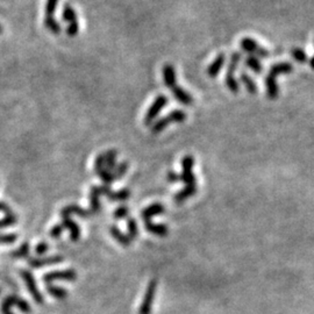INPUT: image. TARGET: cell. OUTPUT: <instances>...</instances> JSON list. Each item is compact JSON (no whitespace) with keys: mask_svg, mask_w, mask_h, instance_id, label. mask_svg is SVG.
Returning <instances> with one entry per match:
<instances>
[{"mask_svg":"<svg viewBox=\"0 0 314 314\" xmlns=\"http://www.w3.org/2000/svg\"><path fill=\"white\" fill-rule=\"evenodd\" d=\"M186 120V113L183 110H175L168 114L167 117L161 118L160 120H157L150 126V131L152 134H159L162 131H164L168 126L174 124H181V122Z\"/></svg>","mask_w":314,"mask_h":314,"instance_id":"1","label":"cell"},{"mask_svg":"<svg viewBox=\"0 0 314 314\" xmlns=\"http://www.w3.org/2000/svg\"><path fill=\"white\" fill-rule=\"evenodd\" d=\"M168 104V98L164 94H160L157 95L156 99L154 100V102L149 107L147 113H145L144 117V124L147 126H151L154 124L156 118L159 117V114L162 112V110L164 107L167 106Z\"/></svg>","mask_w":314,"mask_h":314,"instance_id":"2","label":"cell"},{"mask_svg":"<svg viewBox=\"0 0 314 314\" xmlns=\"http://www.w3.org/2000/svg\"><path fill=\"white\" fill-rule=\"evenodd\" d=\"M193 166H194V159L193 156L186 155L183 157L182 160V168L183 172L181 175V182H183L185 185H197L196 176L193 175Z\"/></svg>","mask_w":314,"mask_h":314,"instance_id":"3","label":"cell"},{"mask_svg":"<svg viewBox=\"0 0 314 314\" xmlns=\"http://www.w3.org/2000/svg\"><path fill=\"white\" fill-rule=\"evenodd\" d=\"M20 274H21L22 279L25 281V284L27 286V289H28V291H29L30 296L33 297L34 301H35L36 304H39V305L43 304L44 298H43V296H42V293L40 292L39 288H37L35 278H34L33 274L28 270H21Z\"/></svg>","mask_w":314,"mask_h":314,"instance_id":"4","label":"cell"},{"mask_svg":"<svg viewBox=\"0 0 314 314\" xmlns=\"http://www.w3.org/2000/svg\"><path fill=\"white\" fill-rule=\"evenodd\" d=\"M77 273L74 269H68V270H60V271H51V273H47L43 275L42 281L45 284H51L53 282L56 281H68V282H74L77 279Z\"/></svg>","mask_w":314,"mask_h":314,"instance_id":"5","label":"cell"},{"mask_svg":"<svg viewBox=\"0 0 314 314\" xmlns=\"http://www.w3.org/2000/svg\"><path fill=\"white\" fill-rule=\"evenodd\" d=\"M240 45L241 48L243 49L244 51L250 53L252 56L255 57H261V59H268L269 57V51L268 49H266L264 47H261L257 42L255 40L250 39V37H243L240 41Z\"/></svg>","mask_w":314,"mask_h":314,"instance_id":"6","label":"cell"},{"mask_svg":"<svg viewBox=\"0 0 314 314\" xmlns=\"http://www.w3.org/2000/svg\"><path fill=\"white\" fill-rule=\"evenodd\" d=\"M156 290H157V281L156 279H151L148 284L147 291H145L142 304H141L140 306L139 314H150L151 313L152 305H154Z\"/></svg>","mask_w":314,"mask_h":314,"instance_id":"7","label":"cell"},{"mask_svg":"<svg viewBox=\"0 0 314 314\" xmlns=\"http://www.w3.org/2000/svg\"><path fill=\"white\" fill-rule=\"evenodd\" d=\"M64 261L63 256L60 255H54L49 256V257H42V258H28V264L34 269H39V268L48 267V266H55V264L62 263Z\"/></svg>","mask_w":314,"mask_h":314,"instance_id":"8","label":"cell"},{"mask_svg":"<svg viewBox=\"0 0 314 314\" xmlns=\"http://www.w3.org/2000/svg\"><path fill=\"white\" fill-rule=\"evenodd\" d=\"M60 213H61V216H62V218H70L71 214H77V217L83 218V219L90 218L92 214H93L90 210H85V208L80 207L79 205H75V204L66 206V207H63L62 210H61Z\"/></svg>","mask_w":314,"mask_h":314,"instance_id":"9","label":"cell"},{"mask_svg":"<svg viewBox=\"0 0 314 314\" xmlns=\"http://www.w3.org/2000/svg\"><path fill=\"white\" fill-rule=\"evenodd\" d=\"M225 63H226V55L221 53L214 59L213 62L210 64L207 70H206V74H207L211 78H216L217 76L220 74L221 69L224 68Z\"/></svg>","mask_w":314,"mask_h":314,"instance_id":"10","label":"cell"},{"mask_svg":"<svg viewBox=\"0 0 314 314\" xmlns=\"http://www.w3.org/2000/svg\"><path fill=\"white\" fill-rule=\"evenodd\" d=\"M163 82L168 89L171 90L177 85V77H176V70L172 64H166L163 67Z\"/></svg>","mask_w":314,"mask_h":314,"instance_id":"11","label":"cell"},{"mask_svg":"<svg viewBox=\"0 0 314 314\" xmlns=\"http://www.w3.org/2000/svg\"><path fill=\"white\" fill-rule=\"evenodd\" d=\"M171 92H172V95H174L176 100L181 102V104L185 105V106H191L193 104L192 95H191V93H189L187 91L182 89L181 86L176 85L174 89H171Z\"/></svg>","mask_w":314,"mask_h":314,"instance_id":"12","label":"cell"},{"mask_svg":"<svg viewBox=\"0 0 314 314\" xmlns=\"http://www.w3.org/2000/svg\"><path fill=\"white\" fill-rule=\"evenodd\" d=\"M164 212H166L164 205L160 204V202H155V204L149 205L148 207H145L142 212H141V218H142L144 221H148L151 220L152 217L160 216V214H163Z\"/></svg>","mask_w":314,"mask_h":314,"instance_id":"13","label":"cell"},{"mask_svg":"<svg viewBox=\"0 0 314 314\" xmlns=\"http://www.w3.org/2000/svg\"><path fill=\"white\" fill-rule=\"evenodd\" d=\"M144 227L148 232H150L157 236L166 237L169 234V228H168V226H166L164 224H155L152 223L151 220H148L144 221Z\"/></svg>","mask_w":314,"mask_h":314,"instance_id":"14","label":"cell"},{"mask_svg":"<svg viewBox=\"0 0 314 314\" xmlns=\"http://www.w3.org/2000/svg\"><path fill=\"white\" fill-rule=\"evenodd\" d=\"M62 226H63L64 229H69V231H70V240L71 241L76 242V241L79 240L80 228H79L78 224L75 223V221L72 220L71 218H63Z\"/></svg>","mask_w":314,"mask_h":314,"instance_id":"15","label":"cell"},{"mask_svg":"<svg viewBox=\"0 0 314 314\" xmlns=\"http://www.w3.org/2000/svg\"><path fill=\"white\" fill-rule=\"evenodd\" d=\"M266 86H267L268 98L273 99V100L277 99L278 94H279V89H278L277 82H276L275 76L268 74V76L266 77Z\"/></svg>","mask_w":314,"mask_h":314,"instance_id":"16","label":"cell"},{"mask_svg":"<svg viewBox=\"0 0 314 314\" xmlns=\"http://www.w3.org/2000/svg\"><path fill=\"white\" fill-rule=\"evenodd\" d=\"M197 189H198L197 185H185L183 190L175 194L174 200L177 202V204H182V202L185 201L186 199H189L190 197H192L193 194H196Z\"/></svg>","mask_w":314,"mask_h":314,"instance_id":"17","label":"cell"},{"mask_svg":"<svg viewBox=\"0 0 314 314\" xmlns=\"http://www.w3.org/2000/svg\"><path fill=\"white\" fill-rule=\"evenodd\" d=\"M293 72V66L289 62H282V63H277L271 66L269 74L275 76L277 78V76L279 75H285V74H291Z\"/></svg>","mask_w":314,"mask_h":314,"instance_id":"18","label":"cell"},{"mask_svg":"<svg viewBox=\"0 0 314 314\" xmlns=\"http://www.w3.org/2000/svg\"><path fill=\"white\" fill-rule=\"evenodd\" d=\"M110 232H111V235H112L114 239H116L118 242L121 244L122 247H129V246H131L132 240L129 239V236L124 234V233H122L118 227H116V226H112V227L110 228Z\"/></svg>","mask_w":314,"mask_h":314,"instance_id":"19","label":"cell"},{"mask_svg":"<svg viewBox=\"0 0 314 314\" xmlns=\"http://www.w3.org/2000/svg\"><path fill=\"white\" fill-rule=\"evenodd\" d=\"M100 194H99L97 186H92L91 191H90V207H91V212L92 213H98L99 211L101 208L100 205Z\"/></svg>","mask_w":314,"mask_h":314,"instance_id":"20","label":"cell"},{"mask_svg":"<svg viewBox=\"0 0 314 314\" xmlns=\"http://www.w3.org/2000/svg\"><path fill=\"white\" fill-rule=\"evenodd\" d=\"M240 80L243 83L244 87L246 90L249 92V93H256L257 92V84L254 79H252L250 76H249L246 71H242L240 74Z\"/></svg>","mask_w":314,"mask_h":314,"instance_id":"21","label":"cell"},{"mask_svg":"<svg viewBox=\"0 0 314 314\" xmlns=\"http://www.w3.org/2000/svg\"><path fill=\"white\" fill-rule=\"evenodd\" d=\"M9 298H10V301H11V304H12V306H17V307L20 309L22 313L29 314L30 312H32V307H30V305L25 299H22V298L18 297V296H9Z\"/></svg>","mask_w":314,"mask_h":314,"instance_id":"22","label":"cell"},{"mask_svg":"<svg viewBox=\"0 0 314 314\" xmlns=\"http://www.w3.org/2000/svg\"><path fill=\"white\" fill-rule=\"evenodd\" d=\"M94 174L97 175V176H99V178L101 179L102 183H104L105 185H110V184H112V183L118 181L117 177H116V175H114L113 172L107 171L106 169H104V168H99V169H94Z\"/></svg>","mask_w":314,"mask_h":314,"instance_id":"23","label":"cell"},{"mask_svg":"<svg viewBox=\"0 0 314 314\" xmlns=\"http://www.w3.org/2000/svg\"><path fill=\"white\" fill-rule=\"evenodd\" d=\"M244 63H246V67L250 69L251 71H254L255 74H261L263 71V66L261 61H259L257 57L249 55L246 57V60H244Z\"/></svg>","mask_w":314,"mask_h":314,"instance_id":"24","label":"cell"},{"mask_svg":"<svg viewBox=\"0 0 314 314\" xmlns=\"http://www.w3.org/2000/svg\"><path fill=\"white\" fill-rule=\"evenodd\" d=\"M62 18H63L64 21L68 22V24L78 21V17H77V13H76L75 9L70 5V4H68V3L63 6Z\"/></svg>","mask_w":314,"mask_h":314,"instance_id":"25","label":"cell"},{"mask_svg":"<svg viewBox=\"0 0 314 314\" xmlns=\"http://www.w3.org/2000/svg\"><path fill=\"white\" fill-rule=\"evenodd\" d=\"M47 292L54 298H57V299H66L69 297V292L66 289L53 284L47 285Z\"/></svg>","mask_w":314,"mask_h":314,"instance_id":"26","label":"cell"},{"mask_svg":"<svg viewBox=\"0 0 314 314\" xmlns=\"http://www.w3.org/2000/svg\"><path fill=\"white\" fill-rule=\"evenodd\" d=\"M43 24L45 28H47L50 33L55 34V35H59V34L62 32V27H61L59 21H56V19L54 17H45Z\"/></svg>","mask_w":314,"mask_h":314,"instance_id":"27","label":"cell"},{"mask_svg":"<svg viewBox=\"0 0 314 314\" xmlns=\"http://www.w3.org/2000/svg\"><path fill=\"white\" fill-rule=\"evenodd\" d=\"M131 197V190L129 189H121L120 191H117V192H113L111 191L109 196V200L111 201H125Z\"/></svg>","mask_w":314,"mask_h":314,"instance_id":"28","label":"cell"},{"mask_svg":"<svg viewBox=\"0 0 314 314\" xmlns=\"http://www.w3.org/2000/svg\"><path fill=\"white\" fill-rule=\"evenodd\" d=\"M225 83L227 89L233 92V93H237L240 91V83L237 82V79L235 78V76L233 74H228L226 72V77H225Z\"/></svg>","mask_w":314,"mask_h":314,"instance_id":"29","label":"cell"},{"mask_svg":"<svg viewBox=\"0 0 314 314\" xmlns=\"http://www.w3.org/2000/svg\"><path fill=\"white\" fill-rule=\"evenodd\" d=\"M241 60H242V54L239 53V51H235V53L232 54L231 61H229L228 68H227L228 74H233V75L235 74L237 68H239V64L241 62Z\"/></svg>","mask_w":314,"mask_h":314,"instance_id":"30","label":"cell"},{"mask_svg":"<svg viewBox=\"0 0 314 314\" xmlns=\"http://www.w3.org/2000/svg\"><path fill=\"white\" fill-rule=\"evenodd\" d=\"M29 243L28 242H24L21 244L20 247H19L17 250H14L12 254V257L14 258H25V257H28L29 255Z\"/></svg>","mask_w":314,"mask_h":314,"instance_id":"31","label":"cell"},{"mask_svg":"<svg viewBox=\"0 0 314 314\" xmlns=\"http://www.w3.org/2000/svg\"><path fill=\"white\" fill-rule=\"evenodd\" d=\"M291 55H292L293 60L298 63H306L308 61V57L306 55V53L302 50L300 48H292L290 51Z\"/></svg>","mask_w":314,"mask_h":314,"instance_id":"32","label":"cell"},{"mask_svg":"<svg viewBox=\"0 0 314 314\" xmlns=\"http://www.w3.org/2000/svg\"><path fill=\"white\" fill-rule=\"evenodd\" d=\"M127 229H128V236L132 241L135 240L137 235H139V229H137V224L135 219L133 218H128L127 219Z\"/></svg>","mask_w":314,"mask_h":314,"instance_id":"33","label":"cell"},{"mask_svg":"<svg viewBox=\"0 0 314 314\" xmlns=\"http://www.w3.org/2000/svg\"><path fill=\"white\" fill-rule=\"evenodd\" d=\"M18 223V217L15 216L14 213L12 214H7L5 218L0 219V229L3 228H7L10 226H13Z\"/></svg>","mask_w":314,"mask_h":314,"instance_id":"34","label":"cell"},{"mask_svg":"<svg viewBox=\"0 0 314 314\" xmlns=\"http://www.w3.org/2000/svg\"><path fill=\"white\" fill-rule=\"evenodd\" d=\"M60 0H45V17H54Z\"/></svg>","mask_w":314,"mask_h":314,"instance_id":"35","label":"cell"},{"mask_svg":"<svg viewBox=\"0 0 314 314\" xmlns=\"http://www.w3.org/2000/svg\"><path fill=\"white\" fill-rule=\"evenodd\" d=\"M127 170H128V163L127 162H121L120 164H118V167L116 168V170L113 171V174L116 175V177L119 181V179L124 177V176L126 175V172H127Z\"/></svg>","mask_w":314,"mask_h":314,"instance_id":"36","label":"cell"},{"mask_svg":"<svg viewBox=\"0 0 314 314\" xmlns=\"http://www.w3.org/2000/svg\"><path fill=\"white\" fill-rule=\"evenodd\" d=\"M128 214H129V208L126 205H122L120 206V207H118L116 210V212H114V218H116L117 220H121V219H125V218H127Z\"/></svg>","mask_w":314,"mask_h":314,"instance_id":"37","label":"cell"},{"mask_svg":"<svg viewBox=\"0 0 314 314\" xmlns=\"http://www.w3.org/2000/svg\"><path fill=\"white\" fill-rule=\"evenodd\" d=\"M66 33H67V35L70 37H74L77 35V34L79 33V22L75 21V22H71V24H69L66 29Z\"/></svg>","mask_w":314,"mask_h":314,"instance_id":"38","label":"cell"},{"mask_svg":"<svg viewBox=\"0 0 314 314\" xmlns=\"http://www.w3.org/2000/svg\"><path fill=\"white\" fill-rule=\"evenodd\" d=\"M12 307L13 306H12V304H11L10 298L6 297L5 299L3 300L2 305H0V311H2L3 314H14L12 312Z\"/></svg>","mask_w":314,"mask_h":314,"instance_id":"39","label":"cell"},{"mask_svg":"<svg viewBox=\"0 0 314 314\" xmlns=\"http://www.w3.org/2000/svg\"><path fill=\"white\" fill-rule=\"evenodd\" d=\"M63 231H64V228H63L62 224H57L50 229V233H49V234H50L53 239H59V237L62 235Z\"/></svg>","mask_w":314,"mask_h":314,"instance_id":"40","label":"cell"},{"mask_svg":"<svg viewBox=\"0 0 314 314\" xmlns=\"http://www.w3.org/2000/svg\"><path fill=\"white\" fill-rule=\"evenodd\" d=\"M18 235L17 234H0V243H13L17 241Z\"/></svg>","mask_w":314,"mask_h":314,"instance_id":"41","label":"cell"},{"mask_svg":"<svg viewBox=\"0 0 314 314\" xmlns=\"http://www.w3.org/2000/svg\"><path fill=\"white\" fill-rule=\"evenodd\" d=\"M49 248H50L49 247V244L47 242H44V241H42V242H39L36 244L35 251L37 255H43L49 250Z\"/></svg>","mask_w":314,"mask_h":314,"instance_id":"42","label":"cell"},{"mask_svg":"<svg viewBox=\"0 0 314 314\" xmlns=\"http://www.w3.org/2000/svg\"><path fill=\"white\" fill-rule=\"evenodd\" d=\"M167 179H168V182H170V183H178V182H181V176H179L178 174H176V172L174 171H169L167 174Z\"/></svg>","mask_w":314,"mask_h":314,"instance_id":"43","label":"cell"},{"mask_svg":"<svg viewBox=\"0 0 314 314\" xmlns=\"http://www.w3.org/2000/svg\"><path fill=\"white\" fill-rule=\"evenodd\" d=\"M0 212H4L6 214H12L13 212L12 211H11V208H10V206L7 205V204H5V202H2L0 201Z\"/></svg>","mask_w":314,"mask_h":314,"instance_id":"44","label":"cell"},{"mask_svg":"<svg viewBox=\"0 0 314 314\" xmlns=\"http://www.w3.org/2000/svg\"><path fill=\"white\" fill-rule=\"evenodd\" d=\"M309 67H311L313 70H314V56L311 59V61H309Z\"/></svg>","mask_w":314,"mask_h":314,"instance_id":"45","label":"cell"},{"mask_svg":"<svg viewBox=\"0 0 314 314\" xmlns=\"http://www.w3.org/2000/svg\"><path fill=\"white\" fill-rule=\"evenodd\" d=\"M3 30H4V29H3V27L0 26V34H3Z\"/></svg>","mask_w":314,"mask_h":314,"instance_id":"46","label":"cell"},{"mask_svg":"<svg viewBox=\"0 0 314 314\" xmlns=\"http://www.w3.org/2000/svg\"><path fill=\"white\" fill-rule=\"evenodd\" d=\"M0 292H2V291H0Z\"/></svg>","mask_w":314,"mask_h":314,"instance_id":"47","label":"cell"}]
</instances>
